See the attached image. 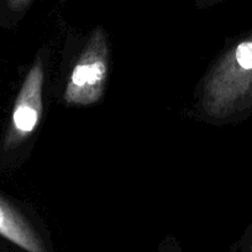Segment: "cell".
Listing matches in <instances>:
<instances>
[{
    "label": "cell",
    "mask_w": 252,
    "mask_h": 252,
    "mask_svg": "<svg viewBox=\"0 0 252 252\" xmlns=\"http://www.w3.org/2000/svg\"><path fill=\"white\" fill-rule=\"evenodd\" d=\"M32 0H3L4 6L11 13H21L31 4Z\"/></svg>",
    "instance_id": "5"
},
{
    "label": "cell",
    "mask_w": 252,
    "mask_h": 252,
    "mask_svg": "<svg viewBox=\"0 0 252 252\" xmlns=\"http://www.w3.org/2000/svg\"><path fill=\"white\" fill-rule=\"evenodd\" d=\"M108 68V40L101 29H95L71 72L64 91L66 103L87 106L100 100L105 89Z\"/></svg>",
    "instance_id": "2"
},
{
    "label": "cell",
    "mask_w": 252,
    "mask_h": 252,
    "mask_svg": "<svg viewBox=\"0 0 252 252\" xmlns=\"http://www.w3.org/2000/svg\"><path fill=\"white\" fill-rule=\"evenodd\" d=\"M252 81V40L240 42L208 76L203 105L209 115L221 116L234 109Z\"/></svg>",
    "instance_id": "1"
},
{
    "label": "cell",
    "mask_w": 252,
    "mask_h": 252,
    "mask_svg": "<svg viewBox=\"0 0 252 252\" xmlns=\"http://www.w3.org/2000/svg\"><path fill=\"white\" fill-rule=\"evenodd\" d=\"M0 236L26 252H48L40 235L10 202L0 195Z\"/></svg>",
    "instance_id": "4"
},
{
    "label": "cell",
    "mask_w": 252,
    "mask_h": 252,
    "mask_svg": "<svg viewBox=\"0 0 252 252\" xmlns=\"http://www.w3.org/2000/svg\"><path fill=\"white\" fill-rule=\"evenodd\" d=\"M43 63L41 58H37L26 74L16 95L10 123L0 147V158L8 157L19 149L37 127L43 109Z\"/></svg>",
    "instance_id": "3"
}]
</instances>
